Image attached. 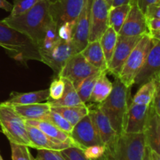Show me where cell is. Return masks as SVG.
<instances>
[{"mask_svg": "<svg viewBox=\"0 0 160 160\" xmlns=\"http://www.w3.org/2000/svg\"><path fill=\"white\" fill-rule=\"evenodd\" d=\"M143 134L146 146L160 153V115L156 113L151 106Z\"/></svg>", "mask_w": 160, "mask_h": 160, "instance_id": "d6986e66", "label": "cell"}, {"mask_svg": "<svg viewBox=\"0 0 160 160\" xmlns=\"http://www.w3.org/2000/svg\"><path fill=\"white\" fill-rule=\"evenodd\" d=\"M80 52L91 65L100 71H106L108 73L107 62L105 59L99 40L88 42L85 48Z\"/></svg>", "mask_w": 160, "mask_h": 160, "instance_id": "44dd1931", "label": "cell"}, {"mask_svg": "<svg viewBox=\"0 0 160 160\" xmlns=\"http://www.w3.org/2000/svg\"><path fill=\"white\" fill-rule=\"evenodd\" d=\"M0 132H1V130H0Z\"/></svg>", "mask_w": 160, "mask_h": 160, "instance_id": "f907efd6", "label": "cell"}, {"mask_svg": "<svg viewBox=\"0 0 160 160\" xmlns=\"http://www.w3.org/2000/svg\"><path fill=\"white\" fill-rule=\"evenodd\" d=\"M89 115L96 128L103 146L106 148V160H109L120 135L114 131L107 117L98 106L96 109H90Z\"/></svg>", "mask_w": 160, "mask_h": 160, "instance_id": "9c48e42d", "label": "cell"}, {"mask_svg": "<svg viewBox=\"0 0 160 160\" xmlns=\"http://www.w3.org/2000/svg\"><path fill=\"white\" fill-rule=\"evenodd\" d=\"M160 78L153 79L140 86L132 99V103L138 105H150L152 101L153 95L156 92V84Z\"/></svg>", "mask_w": 160, "mask_h": 160, "instance_id": "83f0119b", "label": "cell"}, {"mask_svg": "<svg viewBox=\"0 0 160 160\" xmlns=\"http://www.w3.org/2000/svg\"><path fill=\"white\" fill-rule=\"evenodd\" d=\"M145 147L143 133H123L117 139L109 160H143Z\"/></svg>", "mask_w": 160, "mask_h": 160, "instance_id": "8992f818", "label": "cell"}, {"mask_svg": "<svg viewBox=\"0 0 160 160\" xmlns=\"http://www.w3.org/2000/svg\"><path fill=\"white\" fill-rule=\"evenodd\" d=\"M44 120H47V121L50 122L52 124L56 125L57 128H59V129H61L62 131H63L64 132L67 133V134H70V133L73 131V126L70 123V122L67 121L63 117L60 115L59 113H58L56 111L51 110L49 111L48 114L46 115V117L43 119Z\"/></svg>", "mask_w": 160, "mask_h": 160, "instance_id": "4dcf8cb0", "label": "cell"}, {"mask_svg": "<svg viewBox=\"0 0 160 160\" xmlns=\"http://www.w3.org/2000/svg\"><path fill=\"white\" fill-rule=\"evenodd\" d=\"M51 109L60 114L73 127L81 119L88 115L90 112V109L86 105L74 106H51Z\"/></svg>", "mask_w": 160, "mask_h": 160, "instance_id": "d4e9b609", "label": "cell"}, {"mask_svg": "<svg viewBox=\"0 0 160 160\" xmlns=\"http://www.w3.org/2000/svg\"><path fill=\"white\" fill-rule=\"evenodd\" d=\"M106 2H107L108 6H109V7H110V6H111V5H112V0H106Z\"/></svg>", "mask_w": 160, "mask_h": 160, "instance_id": "7dc6e473", "label": "cell"}, {"mask_svg": "<svg viewBox=\"0 0 160 160\" xmlns=\"http://www.w3.org/2000/svg\"><path fill=\"white\" fill-rule=\"evenodd\" d=\"M150 106L156 111V113L160 115V81H158L157 84H156V92L153 95L152 101Z\"/></svg>", "mask_w": 160, "mask_h": 160, "instance_id": "60d3db41", "label": "cell"}, {"mask_svg": "<svg viewBox=\"0 0 160 160\" xmlns=\"http://www.w3.org/2000/svg\"><path fill=\"white\" fill-rule=\"evenodd\" d=\"M26 128L29 138L32 144V148L34 149L62 151L68 147H71L68 144L49 137L36 127L26 124Z\"/></svg>", "mask_w": 160, "mask_h": 160, "instance_id": "ac0fdd59", "label": "cell"}, {"mask_svg": "<svg viewBox=\"0 0 160 160\" xmlns=\"http://www.w3.org/2000/svg\"><path fill=\"white\" fill-rule=\"evenodd\" d=\"M107 72H101L92 90L89 102L94 103H102L107 98L112 89V83L107 77Z\"/></svg>", "mask_w": 160, "mask_h": 160, "instance_id": "cb8c5ba5", "label": "cell"}, {"mask_svg": "<svg viewBox=\"0 0 160 160\" xmlns=\"http://www.w3.org/2000/svg\"><path fill=\"white\" fill-rule=\"evenodd\" d=\"M25 123H26V124L36 127L40 131H42V132L45 133V134H47L49 137L52 138L57 139V140L61 141L64 143L68 144L71 147H78V148H79V146L75 143L73 138L70 137V134L64 132L63 131L57 128L56 125L52 124V123L47 121V120H25Z\"/></svg>", "mask_w": 160, "mask_h": 160, "instance_id": "ffe728a7", "label": "cell"}, {"mask_svg": "<svg viewBox=\"0 0 160 160\" xmlns=\"http://www.w3.org/2000/svg\"><path fill=\"white\" fill-rule=\"evenodd\" d=\"M98 71L100 70L91 65L81 52H78L68 59L57 77L70 81L76 88L83 80Z\"/></svg>", "mask_w": 160, "mask_h": 160, "instance_id": "52a82bcc", "label": "cell"}, {"mask_svg": "<svg viewBox=\"0 0 160 160\" xmlns=\"http://www.w3.org/2000/svg\"><path fill=\"white\" fill-rule=\"evenodd\" d=\"M152 38L148 34H144L136 44L127 59L118 78L123 84L131 88L134 85V80L143 66L150 48Z\"/></svg>", "mask_w": 160, "mask_h": 160, "instance_id": "5b68a950", "label": "cell"}, {"mask_svg": "<svg viewBox=\"0 0 160 160\" xmlns=\"http://www.w3.org/2000/svg\"><path fill=\"white\" fill-rule=\"evenodd\" d=\"M48 1H49L50 2H57L59 0H48Z\"/></svg>", "mask_w": 160, "mask_h": 160, "instance_id": "c3c4849f", "label": "cell"}, {"mask_svg": "<svg viewBox=\"0 0 160 160\" xmlns=\"http://www.w3.org/2000/svg\"><path fill=\"white\" fill-rule=\"evenodd\" d=\"M148 148V158L149 160H160V153Z\"/></svg>", "mask_w": 160, "mask_h": 160, "instance_id": "ee69618b", "label": "cell"}, {"mask_svg": "<svg viewBox=\"0 0 160 160\" xmlns=\"http://www.w3.org/2000/svg\"><path fill=\"white\" fill-rule=\"evenodd\" d=\"M130 4L131 6L130 12L118 34L128 37L143 35L147 33L145 15L134 0H131Z\"/></svg>", "mask_w": 160, "mask_h": 160, "instance_id": "e0dca14e", "label": "cell"}, {"mask_svg": "<svg viewBox=\"0 0 160 160\" xmlns=\"http://www.w3.org/2000/svg\"><path fill=\"white\" fill-rule=\"evenodd\" d=\"M130 89L119 78H116L111 93L104 102L98 104L118 135L123 133L125 117L129 107Z\"/></svg>", "mask_w": 160, "mask_h": 160, "instance_id": "3957f363", "label": "cell"}, {"mask_svg": "<svg viewBox=\"0 0 160 160\" xmlns=\"http://www.w3.org/2000/svg\"><path fill=\"white\" fill-rule=\"evenodd\" d=\"M131 0H112V5L110 7H113V6H120V5H124V4H130ZM109 7V8H110Z\"/></svg>", "mask_w": 160, "mask_h": 160, "instance_id": "f6af8a7d", "label": "cell"}, {"mask_svg": "<svg viewBox=\"0 0 160 160\" xmlns=\"http://www.w3.org/2000/svg\"><path fill=\"white\" fill-rule=\"evenodd\" d=\"M0 46L8 56L27 67L28 62H42L38 47L28 36L0 20Z\"/></svg>", "mask_w": 160, "mask_h": 160, "instance_id": "7a4b0ae2", "label": "cell"}, {"mask_svg": "<svg viewBox=\"0 0 160 160\" xmlns=\"http://www.w3.org/2000/svg\"><path fill=\"white\" fill-rule=\"evenodd\" d=\"M0 160H4L2 159V156H1V154H0Z\"/></svg>", "mask_w": 160, "mask_h": 160, "instance_id": "681fc988", "label": "cell"}, {"mask_svg": "<svg viewBox=\"0 0 160 160\" xmlns=\"http://www.w3.org/2000/svg\"><path fill=\"white\" fill-rule=\"evenodd\" d=\"M1 132L7 138L9 143L26 145L32 148L28 136L25 120L15 111L11 105L0 103Z\"/></svg>", "mask_w": 160, "mask_h": 160, "instance_id": "277c9868", "label": "cell"}, {"mask_svg": "<svg viewBox=\"0 0 160 160\" xmlns=\"http://www.w3.org/2000/svg\"><path fill=\"white\" fill-rule=\"evenodd\" d=\"M147 34L152 39L160 40V19H146Z\"/></svg>", "mask_w": 160, "mask_h": 160, "instance_id": "74e56055", "label": "cell"}, {"mask_svg": "<svg viewBox=\"0 0 160 160\" xmlns=\"http://www.w3.org/2000/svg\"><path fill=\"white\" fill-rule=\"evenodd\" d=\"M131 4H124L113 6L109 9L108 23L118 34L126 20L131 9Z\"/></svg>", "mask_w": 160, "mask_h": 160, "instance_id": "4316f807", "label": "cell"}, {"mask_svg": "<svg viewBox=\"0 0 160 160\" xmlns=\"http://www.w3.org/2000/svg\"><path fill=\"white\" fill-rule=\"evenodd\" d=\"M65 89V83L62 78H58L52 82L48 92L49 98L48 101H56L62 96Z\"/></svg>", "mask_w": 160, "mask_h": 160, "instance_id": "836d02e7", "label": "cell"}, {"mask_svg": "<svg viewBox=\"0 0 160 160\" xmlns=\"http://www.w3.org/2000/svg\"><path fill=\"white\" fill-rule=\"evenodd\" d=\"M92 0H84L81 13L75 21L71 42L77 52L82 51L88 43Z\"/></svg>", "mask_w": 160, "mask_h": 160, "instance_id": "4fadbf2b", "label": "cell"}, {"mask_svg": "<svg viewBox=\"0 0 160 160\" xmlns=\"http://www.w3.org/2000/svg\"><path fill=\"white\" fill-rule=\"evenodd\" d=\"M76 53L78 52L71 41L67 42L59 38L48 51L41 55L42 62L48 66L58 76L66 62Z\"/></svg>", "mask_w": 160, "mask_h": 160, "instance_id": "ba28073f", "label": "cell"}, {"mask_svg": "<svg viewBox=\"0 0 160 160\" xmlns=\"http://www.w3.org/2000/svg\"><path fill=\"white\" fill-rule=\"evenodd\" d=\"M84 153L91 160H106V148L103 145H92L84 148Z\"/></svg>", "mask_w": 160, "mask_h": 160, "instance_id": "e575fe53", "label": "cell"}, {"mask_svg": "<svg viewBox=\"0 0 160 160\" xmlns=\"http://www.w3.org/2000/svg\"><path fill=\"white\" fill-rule=\"evenodd\" d=\"M136 3H137L139 9L142 11V12H145V9H146L147 6L150 4H153V3L160 2V0H134Z\"/></svg>", "mask_w": 160, "mask_h": 160, "instance_id": "b9f144b4", "label": "cell"}, {"mask_svg": "<svg viewBox=\"0 0 160 160\" xmlns=\"http://www.w3.org/2000/svg\"><path fill=\"white\" fill-rule=\"evenodd\" d=\"M76 21V20H75ZM75 22H64L57 28L58 36L60 39L70 42L72 39Z\"/></svg>", "mask_w": 160, "mask_h": 160, "instance_id": "8d00e7d4", "label": "cell"}, {"mask_svg": "<svg viewBox=\"0 0 160 160\" xmlns=\"http://www.w3.org/2000/svg\"><path fill=\"white\" fill-rule=\"evenodd\" d=\"M84 3V0H59L50 3V12L57 23V28L64 22H75Z\"/></svg>", "mask_w": 160, "mask_h": 160, "instance_id": "9a60e30c", "label": "cell"}, {"mask_svg": "<svg viewBox=\"0 0 160 160\" xmlns=\"http://www.w3.org/2000/svg\"><path fill=\"white\" fill-rule=\"evenodd\" d=\"M109 6L106 0H92L88 42L99 40L109 27Z\"/></svg>", "mask_w": 160, "mask_h": 160, "instance_id": "5bb4252c", "label": "cell"}, {"mask_svg": "<svg viewBox=\"0 0 160 160\" xmlns=\"http://www.w3.org/2000/svg\"><path fill=\"white\" fill-rule=\"evenodd\" d=\"M65 83V89L62 96L56 101H47L51 106H74L86 105L81 101L73 84L67 79L62 78Z\"/></svg>", "mask_w": 160, "mask_h": 160, "instance_id": "484cf974", "label": "cell"}, {"mask_svg": "<svg viewBox=\"0 0 160 160\" xmlns=\"http://www.w3.org/2000/svg\"><path fill=\"white\" fill-rule=\"evenodd\" d=\"M9 144L12 160H35L31 155L29 147L14 143Z\"/></svg>", "mask_w": 160, "mask_h": 160, "instance_id": "1f68e13d", "label": "cell"}, {"mask_svg": "<svg viewBox=\"0 0 160 160\" xmlns=\"http://www.w3.org/2000/svg\"><path fill=\"white\" fill-rule=\"evenodd\" d=\"M141 37L142 36L128 37L118 34L113 54L108 64V73H110L116 78H118L127 59Z\"/></svg>", "mask_w": 160, "mask_h": 160, "instance_id": "30bf717a", "label": "cell"}, {"mask_svg": "<svg viewBox=\"0 0 160 160\" xmlns=\"http://www.w3.org/2000/svg\"><path fill=\"white\" fill-rule=\"evenodd\" d=\"M50 2L39 0L31 9L17 17H7L3 22L28 36L38 47L42 43L48 28L57 24L50 12Z\"/></svg>", "mask_w": 160, "mask_h": 160, "instance_id": "6da1fadb", "label": "cell"}, {"mask_svg": "<svg viewBox=\"0 0 160 160\" xmlns=\"http://www.w3.org/2000/svg\"><path fill=\"white\" fill-rule=\"evenodd\" d=\"M148 56L134 80V84L142 85L153 79L160 78V40L152 38Z\"/></svg>", "mask_w": 160, "mask_h": 160, "instance_id": "8fae6325", "label": "cell"}, {"mask_svg": "<svg viewBox=\"0 0 160 160\" xmlns=\"http://www.w3.org/2000/svg\"><path fill=\"white\" fill-rule=\"evenodd\" d=\"M117 38H118V34L111 27L109 26L99 38L100 45L102 48L105 59L107 62V67L113 54Z\"/></svg>", "mask_w": 160, "mask_h": 160, "instance_id": "f1b7e54d", "label": "cell"}, {"mask_svg": "<svg viewBox=\"0 0 160 160\" xmlns=\"http://www.w3.org/2000/svg\"><path fill=\"white\" fill-rule=\"evenodd\" d=\"M65 160H91L84 155V151L78 147H68L60 151Z\"/></svg>", "mask_w": 160, "mask_h": 160, "instance_id": "d590c367", "label": "cell"}, {"mask_svg": "<svg viewBox=\"0 0 160 160\" xmlns=\"http://www.w3.org/2000/svg\"><path fill=\"white\" fill-rule=\"evenodd\" d=\"M149 108L150 105H138L131 102L125 117L123 133H143L148 120Z\"/></svg>", "mask_w": 160, "mask_h": 160, "instance_id": "2e32d148", "label": "cell"}, {"mask_svg": "<svg viewBox=\"0 0 160 160\" xmlns=\"http://www.w3.org/2000/svg\"><path fill=\"white\" fill-rule=\"evenodd\" d=\"M144 15L145 19H160V2L148 5L144 12Z\"/></svg>", "mask_w": 160, "mask_h": 160, "instance_id": "ab89813d", "label": "cell"}, {"mask_svg": "<svg viewBox=\"0 0 160 160\" xmlns=\"http://www.w3.org/2000/svg\"><path fill=\"white\" fill-rule=\"evenodd\" d=\"M143 160H149V158H148V148L147 146L145 147V154H144Z\"/></svg>", "mask_w": 160, "mask_h": 160, "instance_id": "bcb514c9", "label": "cell"}, {"mask_svg": "<svg viewBox=\"0 0 160 160\" xmlns=\"http://www.w3.org/2000/svg\"><path fill=\"white\" fill-rule=\"evenodd\" d=\"M70 135L79 148L83 150L92 145H103L89 114L73 127Z\"/></svg>", "mask_w": 160, "mask_h": 160, "instance_id": "7c38bea8", "label": "cell"}, {"mask_svg": "<svg viewBox=\"0 0 160 160\" xmlns=\"http://www.w3.org/2000/svg\"><path fill=\"white\" fill-rule=\"evenodd\" d=\"M39 0H14L9 17H17L31 9Z\"/></svg>", "mask_w": 160, "mask_h": 160, "instance_id": "d6a6232c", "label": "cell"}, {"mask_svg": "<svg viewBox=\"0 0 160 160\" xmlns=\"http://www.w3.org/2000/svg\"><path fill=\"white\" fill-rule=\"evenodd\" d=\"M101 72L102 71H98L95 73H92V75L86 78L85 79L83 80L79 85L76 88L77 92H78V95H79L81 101L86 104L87 102H89V99H90L91 95H92V90L94 88L95 82H96L97 79H98V76L100 75Z\"/></svg>", "mask_w": 160, "mask_h": 160, "instance_id": "f546056e", "label": "cell"}, {"mask_svg": "<svg viewBox=\"0 0 160 160\" xmlns=\"http://www.w3.org/2000/svg\"><path fill=\"white\" fill-rule=\"evenodd\" d=\"M49 98L48 89L45 90L35 91V92L19 93V92H12L9 99L6 100V104L16 106V105H29L34 103L42 102L44 101H48Z\"/></svg>", "mask_w": 160, "mask_h": 160, "instance_id": "603a6c76", "label": "cell"}, {"mask_svg": "<svg viewBox=\"0 0 160 160\" xmlns=\"http://www.w3.org/2000/svg\"><path fill=\"white\" fill-rule=\"evenodd\" d=\"M0 9H4L6 12H11L12 9V4L7 1V0H0Z\"/></svg>", "mask_w": 160, "mask_h": 160, "instance_id": "7bdbcfd3", "label": "cell"}, {"mask_svg": "<svg viewBox=\"0 0 160 160\" xmlns=\"http://www.w3.org/2000/svg\"><path fill=\"white\" fill-rule=\"evenodd\" d=\"M35 160H65L63 156L60 153V151H53V150L39 149Z\"/></svg>", "mask_w": 160, "mask_h": 160, "instance_id": "f35d334b", "label": "cell"}, {"mask_svg": "<svg viewBox=\"0 0 160 160\" xmlns=\"http://www.w3.org/2000/svg\"><path fill=\"white\" fill-rule=\"evenodd\" d=\"M12 106V105H11ZM16 112L24 120H43L51 110L48 102H39L29 105H16L12 106Z\"/></svg>", "mask_w": 160, "mask_h": 160, "instance_id": "7402d4cb", "label": "cell"}]
</instances>
